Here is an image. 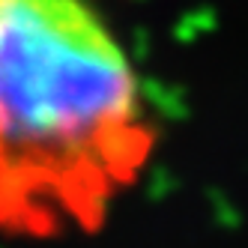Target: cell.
Returning a JSON list of instances; mask_svg holds the SVG:
<instances>
[{
    "mask_svg": "<svg viewBox=\"0 0 248 248\" xmlns=\"http://www.w3.org/2000/svg\"><path fill=\"white\" fill-rule=\"evenodd\" d=\"M155 144L140 69L90 0H0V236L99 230Z\"/></svg>",
    "mask_w": 248,
    "mask_h": 248,
    "instance_id": "1",
    "label": "cell"
}]
</instances>
